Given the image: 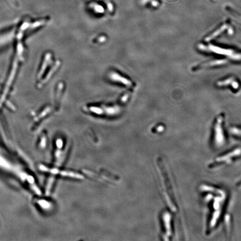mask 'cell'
Returning a JSON list of instances; mask_svg holds the SVG:
<instances>
[{
	"instance_id": "cell-5",
	"label": "cell",
	"mask_w": 241,
	"mask_h": 241,
	"mask_svg": "<svg viewBox=\"0 0 241 241\" xmlns=\"http://www.w3.org/2000/svg\"><path fill=\"white\" fill-rule=\"evenodd\" d=\"M151 1V0H142L141 2L143 3H145L147 2H148V1Z\"/></svg>"
},
{
	"instance_id": "cell-2",
	"label": "cell",
	"mask_w": 241,
	"mask_h": 241,
	"mask_svg": "<svg viewBox=\"0 0 241 241\" xmlns=\"http://www.w3.org/2000/svg\"><path fill=\"white\" fill-rule=\"evenodd\" d=\"M54 181V179L53 177H51L48 182V185L46 186V194L48 195L50 193V192L51 189V187H53V184Z\"/></svg>"
},
{
	"instance_id": "cell-4",
	"label": "cell",
	"mask_w": 241,
	"mask_h": 241,
	"mask_svg": "<svg viewBox=\"0 0 241 241\" xmlns=\"http://www.w3.org/2000/svg\"><path fill=\"white\" fill-rule=\"evenodd\" d=\"M108 8L110 10V11H112V4H110V3H108Z\"/></svg>"
},
{
	"instance_id": "cell-3",
	"label": "cell",
	"mask_w": 241,
	"mask_h": 241,
	"mask_svg": "<svg viewBox=\"0 0 241 241\" xmlns=\"http://www.w3.org/2000/svg\"><path fill=\"white\" fill-rule=\"evenodd\" d=\"M152 5L154 6H158V5H159V2H158V1H153L152 2Z\"/></svg>"
},
{
	"instance_id": "cell-1",
	"label": "cell",
	"mask_w": 241,
	"mask_h": 241,
	"mask_svg": "<svg viewBox=\"0 0 241 241\" xmlns=\"http://www.w3.org/2000/svg\"><path fill=\"white\" fill-rule=\"evenodd\" d=\"M40 169L42 171H45V172H48V173H50L52 174H59L60 175L63 176H68L70 178H73L79 179H81L83 178V176L78 174L77 173H73L71 171H59L58 170L56 169H51L49 168L48 167H44V166H40Z\"/></svg>"
}]
</instances>
